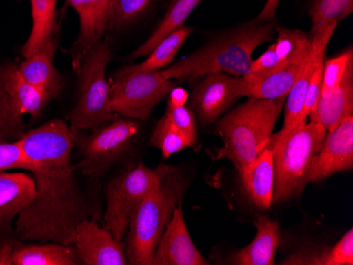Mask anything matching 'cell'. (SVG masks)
Here are the masks:
<instances>
[{
    "instance_id": "cell-1",
    "label": "cell",
    "mask_w": 353,
    "mask_h": 265,
    "mask_svg": "<svg viewBox=\"0 0 353 265\" xmlns=\"http://www.w3.org/2000/svg\"><path fill=\"white\" fill-rule=\"evenodd\" d=\"M19 142L32 164L35 195L16 218L15 238L74 244L77 225L93 213L75 176L77 165L71 164L70 127L55 118L26 131Z\"/></svg>"
},
{
    "instance_id": "cell-2",
    "label": "cell",
    "mask_w": 353,
    "mask_h": 265,
    "mask_svg": "<svg viewBox=\"0 0 353 265\" xmlns=\"http://www.w3.org/2000/svg\"><path fill=\"white\" fill-rule=\"evenodd\" d=\"M276 23L253 21L213 39L172 66L160 70L168 80L192 82L211 73L243 76L251 67L252 55L261 43L274 37Z\"/></svg>"
},
{
    "instance_id": "cell-3",
    "label": "cell",
    "mask_w": 353,
    "mask_h": 265,
    "mask_svg": "<svg viewBox=\"0 0 353 265\" xmlns=\"http://www.w3.org/2000/svg\"><path fill=\"white\" fill-rule=\"evenodd\" d=\"M186 189V179L180 170L162 164L160 183L132 213L125 244L127 264L152 265L157 245Z\"/></svg>"
},
{
    "instance_id": "cell-4",
    "label": "cell",
    "mask_w": 353,
    "mask_h": 265,
    "mask_svg": "<svg viewBox=\"0 0 353 265\" xmlns=\"http://www.w3.org/2000/svg\"><path fill=\"white\" fill-rule=\"evenodd\" d=\"M285 98H249L247 102L225 114L217 125L223 146L217 152L216 159L229 160L239 175L243 173L267 147Z\"/></svg>"
},
{
    "instance_id": "cell-5",
    "label": "cell",
    "mask_w": 353,
    "mask_h": 265,
    "mask_svg": "<svg viewBox=\"0 0 353 265\" xmlns=\"http://www.w3.org/2000/svg\"><path fill=\"white\" fill-rule=\"evenodd\" d=\"M327 130L315 122H303L272 134L267 147L274 162V203L296 199L306 187L313 160L324 144Z\"/></svg>"
},
{
    "instance_id": "cell-6",
    "label": "cell",
    "mask_w": 353,
    "mask_h": 265,
    "mask_svg": "<svg viewBox=\"0 0 353 265\" xmlns=\"http://www.w3.org/2000/svg\"><path fill=\"white\" fill-rule=\"evenodd\" d=\"M111 50L106 41L95 43L79 63V90L74 109L70 114L71 127L85 130L99 127L116 120L118 114L109 112V84L106 71L111 61Z\"/></svg>"
},
{
    "instance_id": "cell-7",
    "label": "cell",
    "mask_w": 353,
    "mask_h": 265,
    "mask_svg": "<svg viewBox=\"0 0 353 265\" xmlns=\"http://www.w3.org/2000/svg\"><path fill=\"white\" fill-rule=\"evenodd\" d=\"M138 131V123L119 118L101 125L89 136L70 127L71 138L81 158L79 167L83 173L97 178L106 173L130 151Z\"/></svg>"
},
{
    "instance_id": "cell-8",
    "label": "cell",
    "mask_w": 353,
    "mask_h": 265,
    "mask_svg": "<svg viewBox=\"0 0 353 265\" xmlns=\"http://www.w3.org/2000/svg\"><path fill=\"white\" fill-rule=\"evenodd\" d=\"M176 87L160 71L130 72L121 70L109 84V112L130 120H146L154 107Z\"/></svg>"
},
{
    "instance_id": "cell-9",
    "label": "cell",
    "mask_w": 353,
    "mask_h": 265,
    "mask_svg": "<svg viewBox=\"0 0 353 265\" xmlns=\"http://www.w3.org/2000/svg\"><path fill=\"white\" fill-rule=\"evenodd\" d=\"M161 165L156 169L139 163L132 170L114 178L107 186L105 229L118 241L124 240L132 213L160 183Z\"/></svg>"
},
{
    "instance_id": "cell-10",
    "label": "cell",
    "mask_w": 353,
    "mask_h": 265,
    "mask_svg": "<svg viewBox=\"0 0 353 265\" xmlns=\"http://www.w3.org/2000/svg\"><path fill=\"white\" fill-rule=\"evenodd\" d=\"M245 96L243 76L211 73L198 78L188 102L201 126L213 124L230 107Z\"/></svg>"
},
{
    "instance_id": "cell-11",
    "label": "cell",
    "mask_w": 353,
    "mask_h": 265,
    "mask_svg": "<svg viewBox=\"0 0 353 265\" xmlns=\"http://www.w3.org/2000/svg\"><path fill=\"white\" fill-rule=\"evenodd\" d=\"M353 168V116L327 132L324 144L311 164L307 184L323 181Z\"/></svg>"
},
{
    "instance_id": "cell-12",
    "label": "cell",
    "mask_w": 353,
    "mask_h": 265,
    "mask_svg": "<svg viewBox=\"0 0 353 265\" xmlns=\"http://www.w3.org/2000/svg\"><path fill=\"white\" fill-rule=\"evenodd\" d=\"M75 251L81 263L85 265H125V244L118 241L97 219H86L79 223L75 231Z\"/></svg>"
},
{
    "instance_id": "cell-13",
    "label": "cell",
    "mask_w": 353,
    "mask_h": 265,
    "mask_svg": "<svg viewBox=\"0 0 353 265\" xmlns=\"http://www.w3.org/2000/svg\"><path fill=\"white\" fill-rule=\"evenodd\" d=\"M192 242L184 220L182 205H178L157 245L152 265H208Z\"/></svg>"
},
{
    "instance_id": "cell-14",
    "label": "cell",
    "mask_w": 353,
    "mask_h": 265,
    "mask_svg": "<svg viewBox=\"0 0 353 265\" xmlns=\"http://www.w3.org/2000/svg\"><path fill=\"white\" fill-rule=\"evenodd\" d=\"M338 23H331L313 33L311 36V52L305 68L291 89L285 102V120L283 129H290L305 122L303 120V104L313 73L325 61L327 45L338 28Z\"/></svg>"
},
{
    "instance_id": "cell-15",
    "label": "cell",
    "mask_w": 353,
    "mask_h": 265,
    "mask_svg": "<svg viewBox=\"0 0 353 265\" xmlns=\"http://www.w3.org/2000/svg\"><path fill=\"white\" fill-rule=\"evenodd\" d=\"M68 3L79 19V34L72 49L73 68L77 71L85 54L102 41L108 29L111 0H68Z\"/></svg>"
},
{
    "instance_id": "cell-16",
    "label": "cell",
    "mask_w": 353,
    "mask_h": 265,
    "mask_svg": "<svg viewBox=\"0 0 353 265\" xmlns=\"http://www.w3.org/2000/svg\"><path fill=\"white\" fill-rule=\"evenodd\" d=\"M34 195L33 178L23 173H0V240L11 238L16 218Z\"/></svg>"
},
{
    "instance_id": "cell-17",
    "label": "cell",
    "mask_w": 353,
    "mask_h": 265,
    "mask_svg": "<svg viewBox=\"0 0 353 265\" xmlns=\"http://www.w3.org/2000/svg\"><path fill=\"white\" fill-rule=\"evenodd\" d=\"M350 116H353V59L347 67L342 82L330 90L321 92L316 107L308 118L310 122L322 125L329 132Z\"/></svg>"
},
{
    "instance_id": "cell-18",
    "label": "cell",
    "mask_w": 353,
    "mask_h": 265,
    "mask_svg": "<svg viewBox=\"0 0 353 265\" xmlns=\"http://www.w3.org/2000/svg\"><path fill=\"white\" fill-rule=\"evenodd\" d=\"M257 233L251 243L228 258L229 264L273 265L281 243V227L277 221L261 215L254 222Z\"/></svg>"
},
{
    "instance_id": "cell-19",
    "label": "cell",
    "mask_w": 353,
    "mask_h": 265,
    "mask_svg": "<svg viewBox=\"0 0 353 265\" xmlns=\"http://www.w3.org/2000/svg\"><path fill=\"white\" fill-rule=\"evenodd\" d=\"M248 199L259 209H269L274 198V162L265 147L259 157L240 173Z\"/></svg>"
},
{
    "instance_id": "cell-20",
    "label": "cell",
    "mask_w": 353,
    "mask_h": 265,
    "mask_svg": "<svg viewBox=\"0 0 353 265\" xmlns=\"http://www.w3.org/2000/svg\"><path fill=\"white\" fill-rule=\"evenodd\" d=\"M0 85L5 89L12 105L21 116L37 118L50 100L39 89L30 84L19 72V67L7 63L0 67Z\"/></svg>"
},
{
    "instance_id": "cell-21",
    "label": "cell",
    "mask_w": 353,
    "mask_h": 265,
    "mask_svg": "<svg viewBox=\"0 0 353 265\" xmlns=\"http://www.w3.org/2000/svg\"><path fill=\"white\" fill-rule=\"evenodd\" d=\"M309 56L292 61L265 76L256 78H245L243 76L245 84V96L261 100L287 98L305 68Z\"/></svg>"
},
{
    "instance_id": "cell-22",
    "label": "cell",
    "mask_w": 353,
    "mask_h": 265,
    "mask_svg": "<svg viewBox=\"0 0 353 265\" xmlns=\"http://www.w3.org/2000/svg\"><path fill=\"white\" fill-rule=\"evenodd\" d=\"M32 8V30L29 39L21 49L23 57L32 56L39 51H54L57 29V0H30Z\"/></svg>"
},
{
    "instance_id": "cell-23",
    "label": "cell",
    "mask_w": 353,
    "mask_h": 265,
    "mask_svg": "<svg viewBox=\"0 0 353 265\" xmlns=\"http://www.w3.org/2000/svg\"><path fill=\"white\" fill-rule=\"evenodd\" d=\"M13 265L82 264L73 245L55 242L27 244L16 240L12 255Z\"/></svg>"
},
{
    "instance_id": "cell-24",
    "label": "cell",
    "mask_w": 353,
    "mask_h": 265,
    "mask_svg": "<svg viewBox=\"0 0 353 265\" xmlns=\"http://www.w3.org/2000/svg\"><path fill=\"white\" fill-rule=\"evenodd\" d=\"M54 51H39L32 56L25 59L19 66V72L26 80L52 100L59 96L61 88V78L53 65Z\"/></svg>"
},
{
    "instance_id": "cell-25",
    "label": "cell",
    "mask_w": 353,
    "mask_h": 265,
    "mask_svg": "<svg viewBox=\"0 0 353 265\" xmlns=\"http://www.w3.org/2000/svg\"><path fill=\"white\" fill-rule=\"evenodd\" d=\"M201 1L203 0H172L163 19L150 36L132 52V56L134 59L148 56L165 37L183 27L186 19Z\"/></svg>"
},
{
    "instance_id": "cell-26",
    "label": "cell",
    "mask_w": 353,
    "mask_h": 265,
    "mask_svg": "<svg viewBox=\"0 0 353 265\" xmlns=\"http://www.w3.org/2000/svg\"><path fill=\"white\" fill-rule=\"evenodd\" d=\"M192 32L194 29L192 27L183 25L159 43L143 63L126 67L123 70L130 72H156L166 68L174 61L176 53Z\"/></svg>"
},
{
    "instance_id": "cell-27",
    "label": "cell",
    "mask_w": 353,
    "mask_h": 265,
    "mask_svg": "<svg viewBox=\"0 0 353 265\" xmlns=\"http://www.w3.org/2000/svg\"><path fill=\"white\" fill-rule=\"evenodd\" d=\"M353 12V0H313L310 14L312 28L311 33L316 32L331 23H340Z\"/></svg>"
},
{
    "instance_id": "cell-28",
    "label": "cell",
    "mask_w": 353,
    "mask_h": 265,
    "mask_svg": "<svg viewBox=\"0 0 353 265\" xmlns=\"http://www.w3.org/2000/svg\"><path fill=\"white\" fill-rule=\"evenodd\" d=\"M150 145L161 150L164 160L170 159L172 154L190 147L188 140L181 131L164 114L154 126L150 138Z\"/></svg>"
},
{
    "instance_id": "cell-29",
    "label": "cell",
    "mask_w": 353,
    "mask_h": 265,
    "mask_svg": "<svg viewBox=\"0 0 353 265\" xmlns=\"http://www.w3.org/2000/svg\"><path fill=\"white\" fill-rule=\"evenodd\" d=\"M26 134V125L23 116L16 112L0 85V142L19 141Z\"/></svg>"
},
{
    "instance_id": "cell-30",
    "label": "cell",
    "mask_w": 353,
    "mask_h": 265,
    "mask_svg": "<svg viewBox=\"0 0 353 265\" xmlns=\"http://www.w3.org/2000/svg\"><path fill=\"white\" fill-rule=\"evenodd\" d=\"M150 0H111L108 29L120 30L142 13Z\"/></svg>"
},
{
    "instance_id": "cell-31",
    "label": "cell",
    "mask_w": 353,
    "mask_h": 265,
    "mask_svg": "<svg viewBox=\"0 0 353 265\" xmlns=\"http://www.w3.org/2000/svg\"><path fill=\"white\" fill-rule=\"evenodd\" d=\"M165 116L168 120L183 134L190 147H195L198 143L197 120L190 107L166 106Z\"/></svg>"
},
{
    "instance_id": "cell-32",
    "label": "cell",
    "mask_w": 353,
    "mask_h": 265,
    "mask_svg": "<svg viewBox=\"0 0 353 265\" xmlns=\"http://www.w3.org/2000/svg\"><path fill=\"white\" fill-rule=\"evenodd\" d=\"M353 59L352 49L349 48L338 56L324 61L322 92L330 90L342 82L349 63Z\"/></svg>"
},
{
    "instance_id": "cell-33",
    "label": "cell",
    "mask_w": 353,
    "mask_h": 265,
    "mask_svg": "<svg viewBox=\"0 0 353 265\" xmlns=\"http://www.w3.org/2000/svg\"><path fill=\"white\" fill-rule=\"evenodd\" d=\"M9 169L31 171V162L19 141L0 142V173Z\"/></svg>"
},
{
    "instance_id": "cell-34",
    "label": "cell",
    "mask_w": 353,
    "mask_h": 265,
    "mask_svg": "<svg viewBox=\"0 0 353 265\" xmlns=\"http://www.w3.org/2000/svg\"><path fill=\"white\" fill-rule=\"evenodd\" d=\"M353 264V231L349 229L334 246L323 253L321 265Z\"/></svg>"
},
{
    "instance_id": "cell-35",
    "label": "cell",
    "mask_w": 353,
    "mask_h": 265,
    "mask_svg": "<svg viewBox=\"0 0 353 265\" xmlns=\"http://www.w3.org/2000/svg\"><path fill=\"white\" fill-rule=\"evenodd\" d=\"M323 68L324 63L319 64L313 73L310 84H309L308 91H307L305 104H303V120L306 122L308 120L309 114L314 110L319 102L321 92H322L323 85Z\"/></svg>"
},
{
    "instance_id": "cell-36",
    "label": "cell",
    "mask_w": 353,
    "mask_h": 265,
    "mask_svg": "<svg viewBox=\"0 0 353 265\" xmlns=\"http://www.w3.org/2000/svg\"><path fill=\"white\" fill-rule=\"evenodd\" d=\"M17 239L15 237L0 241V265H13L12 255H13L14 245Z\"/></svg>"
},
{
    "instance_id": "cell-37",
    "label": "cell",
    "mask_w": 353,
    "mask_h": 265,
    "mask_svg": "<svg viewBox=\"0 0 353 265\" xmlns=\"http://www.w3.org/2000/svg\"><path fill=\"white\" fill-rule=\"evenodd\" d=\"M168 105L170 106L178 107L185 106L188 102L190 94L184 89L179 87H174L168 96Z\"/></svg>"
},
{
    "instance_id": "cell-38",
    "label": "cell",
    "mask_w": 353,
    "mask_h": 265,
    "mask_svg": "<svg viewBox=\"0 0 353 265\" xmlns=\"http://www.w3.org/2000/svg\"><path fill=\"white\" fill-rule=\"evenodd\" d=\"M279 1L281 0H267L263 10L259 13V17L255 21H273L276 15L277 8H279Z\"/></svg>"
}]
</instances>
